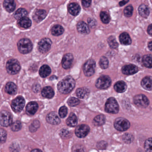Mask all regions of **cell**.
<instances>
[{
    "label": "cell",
    "mask_w": 152,
    "mask_h": 152,
    "mask_svg": "<svg viewBox=\"0 0 152 152\" xmlns=\"http://www.w3.org/2000/svg\"><path fill=\"white\" fill-rule=\"evenodd\" d=\"M75 86V81L73 77L67 76L64 78L58 84L59 91L63 94H68L71 92Z\"/></svg>",
    "instance_id": "obj_1"
},
{
    "label": "cell",
    "mask_w": 152,
    "mask_h": 152,
    "mask_svg": "<svg viewBox=\"0 0 152 152\" xmlns=\"http://www.w3.org/2000/svg\"><path fill=\"white\" fill-rule=\"evenodd\" d=\"M18 47L20 53L27 54L30 53L32 50L33 44L29 39L23 38L18 42Z\"/></svg>",
    "instance_id": "obj_2"
},
{
    "label": "cell",
    "mask_w": 152,
    "mask_h": 152,
    "mask_svg": "<svg viewBox=\"0 0 152 152\" xmlns=\"http://www.w3.org/2000/svg\"><path fill=\"white\" fill-rule=\"evenodd\" d=\"M6 70L10 75L18 74L20 69V66L18 60L12 59L7 61L6 65Z\"/></svg>",
    "instance_id": "obj_3"
},
{
    "label": "cell",
    "mask_w": 152,
    "mask_h": 152,
    "mask_svg": "<svg viewBox=\"0 0 152 152\" xmlns=\"http://www.w3.org/2000/svg\"><path fill=\"white\" fill-rule=\"evenodd\" d=\"M105 110L108 113H117L119 111V105L115 98L110 97L106 102Z\"/></svg>",
    "instance_id": "obj_4"
},
{
    "label": "cell",
    "mask_w": 152,
    "mask_h": 152,
    "mask_svg": "<svg viewBox=\"0 0 152 152\" xmlns=\"http://www.w3.org/2000/svg\"><path fill=\"white\" fill-rule=\"evenodd\" d=\"M114 127L120 131H124L127 130L130 126L129 121L124 118H119L114 121Z\"/></svg>",
    "instance_id": "obj_5"
},
{
    "label": "cell",
    "mask_w": 152,
    "mask_h": 152,
    "mask_svg": "<svg viewBox=\"0 0 152 152\" xmlns=\"http://www.w3.org/2000/svg\"><path fill=\"white\" fill-rule=\"evenodd\" d=\"M111 84V80L108 76L100 77L96 82V86L99 89H104L108 88Z\"/></svg>",
    "instance_id": "obj_6"
},
{
    "label": "cell",
    "mask_w": 152,
    "mask_h": 152,
    "mask_svg": "<svg viewBox=\"0 0 152 152\" xmlns=\"http://www.w3.org/2000/svg\"><path fill=\"white\" fill-rule=\"evenodd\" d=\"M12 121V116L9 112L4 110L0 112V125L1 126H9L11 125Z\"/></svg>",
    "instance_id": "obj_7"
},
{
    "label": "cell",
    "mask_w": 152,
    "mask_h": 152,
    "mask_svg": "<svg viewBox=\"0 0 152 152\" xmlns=\"http://www.w3.org/2000/svg\"><path fill=\"white\" fill-rule=\"evenodd\" d=\"M25 101L23 97L18 96L12 102L11 107L15 112H20L25 106Z\"/></svg>",
    "instance_id": "obj_8"
},
{
    "label": "cell",
    "mask_w": 152,
    "mask_h": 152,
    "mask_svg": "<svg viewBox=\"0 0 152 152\" xmlns=\"http://www.w3.org/2000/svg\"><path fill=\"white\" fill-rule=\"evenodd\" d=\"M96 68V63L92 59L88 60L84 64L83 66V72L85 75L90 77L94 74Z\"/></svg>",
    "instance_id": "obj_9"
},
{
    "label": "cell",
    "mask_w": 152,
    "mask_h": 152,
    "mask_svg": "<svg viewBox=\"0 0 152 152\" xmlns=\"http://www.w3.org/2000/svg\"><path fill=\"white\" fill-rule=\"evenodd\" d=\"M135 104L139 107L145 108L149 105L150 102L149 99L144 95L138 94L134 96V98Z\"/></svg>",
    "instance_id": "obj_10"
},
{
    "label": "cell",
    "mask_w": 152,
    "mask_h": 152,
    "mask_svg": "<svg viewBox=\"0 0 152 152\" xmlns=\"http://www.w3.org/2000/svg\"><path fill=\"white\" fill-rule=\"evenodd\" d=\"M51 45L50 39L48 38H43L38 43V50L42 53H45L50 50Z\"/></svg>",
    "instance_id": "obj_11"
},
{
    "label": "cell",
    "mask_w": 152,
    "mask_h": 152,
    "mask_svg": "<svg viewBox=\"0 0 152 152\" xmlns=\"http://www.w3.org/2000/svg\"><path fill=\"white\" fill-rule=\"evenodd\" d=\"M90 131V128L86 125H80L78 126L75 129L76 135L80 138H83L87 135Z\"/></svg>",
    "instance_id": "obj_12"
},
{
    "label": "cell",
    "mask_w": 152,
    "mask_h": 152,
    "mask_svg": "<svg viewBox=\"0 0 152 152\" xmlns=\"http://www.w3.org/2000/svg\"><path fill=\"white\" fill-rule=\"evenodd\" d=\"M74 57L71 53H67L63 57L62 60V67L65 69H68L72 66Z\"/></svg>",
    "instance_id": "obj_13"
},
{
    "label": "cell",
    "mask_w": 152,
    "mask_h": 152,
    "mask_svg": "<svg viewBox=\"0 0 152 152\" xmlns=\"http://www.w3.org/2000/svg\"><path fill=\"white\" fill-rule=\"evenodd\" d=\"M138 71V67L134 65H126L122 68V73L127 75H134Z\"/></svg>",
    "instance_id": "obj_14"
},
{
    "label": "cell",
    "mask_w": 152,
    "mask_h": 152,
    "mask_svg": "<svg viewBox=\"0 0 152 152\" xmlns=\"http://www.w3.org/2000/svg\"><path fill=\"white\" fill-rule=\"evenodd\" d=\"M46 121L52 125H58L61 122L58 114L55 112H51L46 117Z\"/></svg>",
    "instance_id": "obj_15"
},
{
    "label": "cell",
    "mask_w": 152,
    "mask_h": 152,
    "mask_svg": "<svg viewBox=\"0 0 152 152\" xmlns=\"http://www.w3.org/2000/svg\"><path fill=\"white\" fill-rule=\"evenodd\" d=\"M46 15H47V12L45 10H37L34 13L33 19L36 22H41L45 18Z\"/></svg>",
    "instance_id": "obj_16"
},
{
    "label": "cell",
    "mask_w": 152,
    "mask_h": 152,
    "mask_svg": "<svg viewBox=\"0 0 152 152\" xmlns=\"http://www.w3.org/2000/svg\"><path fill=\"white\" fill-rule=\"evenodd\" d=\"M38 105L36 102H30L28 104L26 108L27 113L29 115H33L35 114L38 110Z\"/></svg>",
    "instance_id": "obj_17"
},
{
    "label": "cell",
    "mask_w": 152,
    "mask_h": 152,
    "mask_svg": "<svg viewBox=\"0 0 152 152\" xmlns=\"http://www.w3.org/2000/svg\"><path fill=\"white\" fill-rule=\"evenodd\" d=\"M77 31L80 34H88L90 33L88 26L83 21H80L77 24Z\"/></svg>",
    "instance_id": "obj_18"
},
{
    "label": "cell",
    "mask_w": 152,
    "mask_h": 152,
    "mask_svg": "<svg viewBox=\"0 0 152 152\" xmlns=\"http://www.w3.org/2000/svg\"><path fill=\"white\" fill-rule=\"evenodd\" d=\"M69 12L73 16H76L79 13L80 7L78 4L76 3H72L68 7Z\"/></svg>",
    "instance_id": "obj_19"
},
{
    "label": "cell",
    "mask_w": 152,
    "mask_h": 152,
    "mask_svg": "<svg viewBox=\"0 0 152 152\" xmlns=\"http://www.w3.org/2000/svg\"><path fill=\"white\" fill-rule=\"evenodd\" d=\"M4 9L8 12H13L16 7V4L14 0H4L3 3Z\"/></svg>",
    "instance_id": "obj_20"
},
{
    "label": "cell",
    "mask_w": 152,
    "mask_h": 152,
    "mask_svg": "<svg viewBox=\"0 0 152 152\" xmlns=\"http://www.w3.org/2000/svg\"><path fill=\"white\" fill-rule=\"evenodd\" d=\"M142 87L147 90L152 89V77H145L142 80L141 82Z\"/></svg>",
    "instance_id": "obj_21"
},
{
    "label": "cell",
    "mask_w": 152,
    "mask_h": 152,
    "mask_svg": "<svg viewBox=\"0 0 152 152\" xmlns=\"http://www.w3.org/2000/svg\"><path fill=\"white\" fill-rule=\"evenodd\" d=\"M42 94L43 97L50 99L54 96V92L51 87L50 86H46L42 90Z\"/></svg>",
    "instance_id": "obj_22"
},
{
    "label": "cell",
    "mask_w": 152,
    "mask_h": 152,
    "mask_svg": "<svg viewBox=\"0 0 152 152\" xmlns=\"http://www.w3.org/2000/svg\"><path fill=\"white\" fill-rule=\"evenodd\" d=\"M120 42L121 44L124 45H129L132 42V40L128 34L123 33L120 35Z\"/></svg>",
    "instance_id": "obj_23"
},
{
    "label": "cell",
    "mask_w": 152,
    "mask_h": 152,
    "mask_svg": "<svg viewBox=\"0 0 152 152\" xmlns=\"http://www.w3.org/2000/svg\"><path fill=\"white\" fill-rule=\"evenodd\" d=\"M5 89L6 92L9 94H15L17 92V86L12 82H8L5 86Z\"/></svg>",
    "instance_id": "obj_24"
},
{
    "label": "cell",
    "mask_w": 152,
    "mask_h": 152,
    "mask_svg": "<svg viewBox=\"0 0 152 152\" xmlns=\"http://www.w3.org/2000/svg\"><path fill=\"white\" fill-rule=\"evenodd\" d=\"M139 14L142 17L144 18H148L150 12L149 7L146 4H142L138 8Z\"/></svg>",
    "instance_id": "obj_25"
},
{
    "label": "cell",
    "mask_w": 152,
    "mask_h": 152,
    "mask_svg": "<svg viewBox=\"0 0 152 152\" xmlns=\"http://www.w3.org/2000/svg\"><path fill=\"white\" fill-rule=\"evenodd\" d=\"M114 89L118 93H123L127 89V85L123 81H119L115 84Z\"/></svg>",
    "instance_id": "obj_26"
},
{
    "label": "cell",
    "mask_w": 152,
    "mask_h": 152,
    "mask_svg": "<svg viewBox=\"0 0 152 152\" xmlns=\"http://www.w3.org/2000/svg\"><path fill=\"white\" fill-rule=\"evenodd\" d=\"M51 72L50 68L47 65H43L41 67L39 70V75L42 77H46Z\"/></svg>",
    "instance_id": "obj_27"
},
{
    "label": "cell",
    "mask_w": 152,
    "mask_h": 152,
    "mask_svg": "<svg viewBox=\"0 0 152 152\" xmlns=\"http://www.w3.org/2000/svg\"><path fill=\"white\" fill-rule=\"evenodd\" d=\"M76 94L78 97L83 99L86 97L89 94V90L86 88H80L77 89Z\"/></svg>",
    "instance_id": "obj_28"
},
{
    "label": "cell",
    "mask_w": 152,
    "mask_h": 152,
    "mask_svg": "<svg viewBox=\"0 0 152 152\" xmlns=\"http://www.w3.org/2000/svg\"><path fill=\"white\" fill-rule=\"evenodd\" d=\"M142 63L144 66L148 68H152V55L147 54L145 55L142 58Z\"/></svg>",
    "instance_id": "obj_29"
},
{
    "label": "cell",
    "mask_w": 152,
    "mask_h": 152,
    "mask_svg": "<svg viewBox=\"0 0 152 152\" xmlns=\"http://www.w3.org/2000/svg\"><path fill=\"white\" fill-rule=\"evenodd\" d=\"M27 14L28 12L26 9L20 8L15 12V14H14V18L16 19L19 20L21 19L26 18Z\"/></svg>",
    "instance_id": "obj_30"
},
{
    "label": "cell",
    "mask_w": 152,
    "mask_h": 152,
    "mask_svg": "<svg viewBox=\"0 0 152 152\" xmlns=\"http://www.w3.org/2000/svg\"><path fill=\"white\" fill-rule=\"evenodd\" d=\"M18 24L21 27L27 28L31 26L32 22L28 18H25L19 20Z\"/></svg>",
    "instance_id": "obj_31"
},
{
    "label": "cell",
    "mask_w": 152,
    "mask_h": 152,
    "mask_svg": "<svg viewBox=\"0 0 152 152\" xmlns=\"http://www.w3.org/2000/svg\"><path fill=\"white\" fill-rule=\"evenodd\" d=\"M64 31V28L60 25H55L51 29L52 34L56 36H58L62 34Z\"/></svg>",
    "instance_id": "obj_32"
},
{
    "label": "cell",
    "mask_w": 152,
    "mask_h": 152,
    "mask_svg": "<svg viewBox=\"0 0 152 152\" xmlns=\"http://www.w3.org/2000/svg\"><path fill=\"white\" fill-rule=\"evenodd\" d=\"M77 123V118L74 113H71L66 120V124L68 126L71 127H75Z\"/></svg>",
    "instance_id": "obj_33"
},
{
    "label": "cell",
    "mask_w": 152,
    "mask_h": 152,
    "mask_svg": "<svg viewBox=\"0 0 152 152\" xmlns=\"http://www.w3.org/2000/svg\"><path fill=\"white\" fill-rule=\"evenodd\" d=\"M105 117L103 115H97L94 118L93 123L96 126H101L105 123Z\"/></svg>",
    "instance_id": "obj_34"
},
{
    "label": "cell",
    "mask_w": 152,
    "mask_h": 152,
    "mask_svg": "<svg viewBox=\"0 0 152 152\" xmlns=\"http://www.w3.org/2000/svg\"><path fill=\"white\" fill-rule=\"evenodd\" d=\"M100 18L102 22L104 24H108L110 20V15L106 12H102L100 13Z\"/></svg>",
    "instance_id": "obj_35"
},
{
    "label": "cell",
    "mask_w": 152,
    "mask_h": 152,
    "mask_svg": "<svg viewBox=\"0 0 152 152\" xmlns=\"http://www.w3.org/2000/svg\"><path fill=\"white\" fill-rule=\"evenodd\" d=\"M108 42L110 47L112 49H116L118 46V44L114 36L110 37L108 39Z\"/></svg>",
    "instance_id": "obj_36"
},
{
    "label": "cell",
    "mask_w": 152,
    "mask_h": 152,
    "mask_svg": "<svg viewBox=\"0 0 152 152\" xmlns=\"http://www.w3.org/2000/svg\"><path fill=\"white\" fill-rule=\"evenodd\" d=\"M99 65L102 69H106L109 66V61L108 59L105 57H102L99 61Z\"/></svg>",
    "instance_id": "obj_37"
},
{
    "label": "cell",
    "mask_w": 152,
    "mask_h": 152,
    "mask_svg": "<svg viewBox=\"0 0 152 152\" xmlns=\"http://www.w3.org/2000/svg\"><path fill=\"white\" fill-rule=\"evenodd\" d=\"M144 147L146 152H152V138H148L145 141Z\"/></svg>",
    "instance_id": "obj_38"
},
{
    "label": "cell",
    "mask_w": 152,
    "mask_h": 152,
    "mask_svg": "<svg viewBox=\"0 0 152 152\" xmlns=\"http://www.w3.org/2000/svg\"><path fill=\"white\" fill-rule=\"evenodd\" d=\"M133 10H134V8H133L132 5H128L124 9V15L126 17L129 18V17L132 16V14H133Z\"/></svg>",
    "instance_id": "obj_39"
},
{
    "label": "cell",
    "mask_w": 152,
    "mask_h": 152,
    "mask_svg": "<svg viewBox=\"0 0 152 152\" xmlns=\"http://www.w3.org/2000/svg\"><path fill=\"white\" fill-rule=\"evenodd\" d=\"M21 128V123L19 121H17L12 123L11 126V129L14 132H17L20 130Z\"/></svg>",
    "instance_id": "obj_40"
},
{
    "label": "cell",
    "mask_w": 152,
    "mask_h": 152,
    "mask_svg": "<svg viewBox=\"0 0 152 152\" xmlns=\"http://www.w3.org/2000/svg\"><path fill=\"white\" fill-rule=\"evenodd\" d=\"M7 133L4 129H0V143H3L6 141Z\"/></svg>",
    "instance_id": "obj_41"
},
{
    "label": "cell",
    "mask_w": 152,
    "mask_h": 152,
    "mask_svg": "<svg viewBox=\"0 0 152 152\" xmlns=\"http://www.w3.org/2000/svg\"><path fill=\"white\" fill-rule=\"evenodd\" d=\"M73 152H86V150L84 146L81 145H76L72 148Z\"/></svg>",
    "instance_id": "obj_42"
},
{
    "label": "cell",
    "mask_w": 152,
    "mask_h": 152,
    "mask_svg": "<svg viewBox=\"0 0 152 152\" xmlns=\"http://www.w3.org/2000/svg\"><path fill=\"white\" fill-rule=\"evenodd\" d=\"M40 126V123L38 121L36 120L33 122L29 127V130L31 132H35Z\"/></svg>",
    "instance_id": "obj_43"
},
{
    "label": "cell",
    "mask_w": 152,
    "mask_h": 152,
    "mask_svg": "<svg viewBox=\"0 0 152 152\" xmlns=\"http://www.w3.org/2000/svg\"><path fill=\"white\" fill-rule=\"evenodd\" d=\"M80 101L77 98L75 97H70L68 101V104L70 106H75L79 104Z\"/></svg>",
    "instance_id": "obj_44"
},
{
    "label": "cell",
    "mask_w": 152,
    "mask_h": 152,
    "mask_svg": "<svg viewBox=\"0 0 152 152\" xmlns=\"http://www.w3.org/2000/svg\"><path fill=\"white\" fill-rule=\"evenodd\" d=\"M67 108L66 106H62L59 110V114L61 118H65L67 114Z\"/></svg>",
    "instance_id": "obj_45"
},
{
    "label": "cell",
    "mask_w": 152,
    "mask_h": 152,
    "mask_svg": "<svg viewBox=\"0 0 152 152\" xmlns=\"http://www.w3.org/2000/svg\"><path fill=\"white\" fill-rule=\"evenodd\" d=\"M88 23L89 26L92 28H94L97 25L96 20L93 18H88Z\"/></svg>",
    "instance_id": "obj_46"
},
{
    "label": "cell",
    "mask_w": 152,
    "mask_h": 152,
    "mask_svg": "<svg viewBox=\"0 0 152 152\" xmlns=\"http://www.w3.org/2000/svg\"><path fill=\"white\" fill-rule=\"evenodd\" d=\"M106 146H107V144L104 141L99 142L97 145V147L100 150H104L106 148Z\"/></svg>",
    "instance_id": "obj_47"
},
{
    "label": "cell",
    "mask_w": 152,
    "mask_h": 152,
    "mask_svg": "<svg viewBox=\"0 0 152 152\" xmlns=\"http://www.w3.org/2000/svg\"><path fill=\"white\" fill-rule=\"evenodd\" d=\"M92 0H81L83 6L86 8H88L91 5Z\"/></svg>",
    "instance_id": "obj_48"
},
{
    "label": "cell",
    "mask_w": 152,
    "mask_h": 152,
    "mask_svg": "<svg viewBox=\"0 0 152 152\" xmlns=\"http://www.w3.org/2000/svg\"><path fill=\"white\" fill-rule=\"evenodd\" d=\"M69 134V132H68V131L65 130V129H63L61 132V135L62 137H66Z\"/></svg>",
    "instance_id": "obj_49"
},
{
    "label": "cell",
    "mask_w": 152,
    "mask_h": 152,
    "mask_svg": "<svg viewBox=\"0 0 152 152\" xmlns=\"http://www.w3.org/2000/svg\"><path fill=\"white\" fill-rule=\"evenodd\" d=\"M147 32L150 35L152 36V24H151L148 26Z\"/></svg>",
    "instance_id": "obj_50"
},
{
    "label": "cell",
    "mask_w": 152,
    "mask_h": 152,
    "mask_svg": "<svg viewBox=\"0 0 152 152\" xmlns=\"http://www.w3.org/2000/svg\"><path fill=\"white\" fill-rule=\"evenodd\" d=\"M129 1V0H122V1H121L119 2L120 6H123V5L126 4Z\"/></svg>",
    "instance_id": "obj_51"
},
{
    "label": "cell",
    "mask_w": 152,
    "mask_h": 152,
    "mask_svg": "<svg viewBox=\"0 0 152 152\" xmlns=\"http://www.w3.org/2000/svg\"><path fill=\"white\" fill-rule=\"evenodd\" d=\"M148 47H149L150 50L152 51V41H151L149 42V44H148Z\"/></svg>",
    "instance_id": "obj_52"
},
{
    "label": "cell",
    "mask_w": 152,
    "mask_h": 152,
    "mask_svg": "<svg viewBox=\"0 0 152 152\" xmlns=\"http://www.w3.org/2000/svg\"><path fill=\"white\" fill-rule=\"evenodd\" d=\"M31 152H42L41 150H39V149H34V150H33Z\"/></svg>",
    "instance_id": "obj_53"
}]
</instances>
